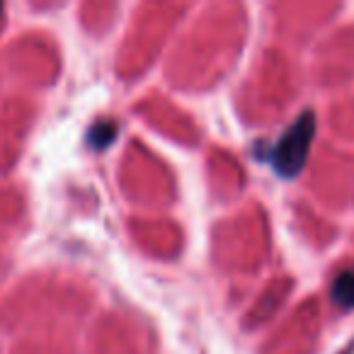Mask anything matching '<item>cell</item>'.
<instances>
[{
  "label": "cell",
  "instance_id": "cell-1",
  "mask_svg": "<svg viewBox=\"0 0 354 354\" xmlns=\"http://www.w3.org/2000/svg\"><path fill=\"white\" fill-rule=\"evenodd\" d=\"M315 133V119L310 112H304L289 129L284 131V136L277 141V146L272 148L270 160L272 167L279 172L281 177H294L301 172L308 156L310 141Z\"/></svg>",
  "mask_w": 354,
  "mask_h": 354
},
{
  "label": "cell",
  "instance_id": "cell-3",
  "mask_svg": "<svg viewBox=\"0 0 354 354\" xmlns=\"http://www.w3.org/2000/svg\"><path fill=\"white\" fill-rule=\"evenodd\" d=\"M114 133H117V127H114L112 122H100L93 127V131H90V143H93L95 148H107L109 143L114 141Z\"/></svg>",
  "mask_w": 354,
  "mask_h": 354
},
{
  "label": "cell",
  "instance_id": "cell-2",
  "mask_svg": "<svg viewBox=\"0 0 354 354\" xmlns=\"http://www.w3.org/2000/svg\"><path fill=\"white\" fill-rule=\"evenodd\" d=\"M333 301L339 308H354V272H342L333 281Z\"/></svg>",
  "mask_w": 354,
  "mask_h": 354
}]
</instances>
